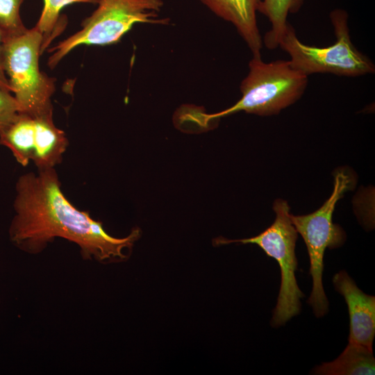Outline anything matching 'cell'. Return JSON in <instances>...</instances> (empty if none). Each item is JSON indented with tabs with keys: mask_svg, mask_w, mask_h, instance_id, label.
Instances as JSON below:
<instances>
[{
	"mask_svg": "<svg viewBox=\"0 0 375 375\" xmlns=\"http://www.w3.org/2000/svg\"><path fill=\"white\" fill-rule=\"evenodd\" d=\"M353 184L352 177L349 174L342 170L337 171L333 192L318 210L305 215L290 214L292 223L301 235L308 249L309 272L312 280L308 303L317 317L326 315L329 306L322 283L325 250L340 247L346 239L343 229L333 223V214L337 202Z\"/></svg>",
	"mask_w": 375,
	"mask_h": 375,
	"instance_id": "cell-7",
	"label": "cell"
},
{
	"mask_svg": "<svg viewBox=\"0 0 375 375\" xmlns=\"http://www.w3.org/2000/svg\"><path fill=\"white\" fill-rule=\"evenodd\" d=\"M303 3V0H261L258 12L265 15L271 24V28L265 33L262 42L267 49L278 47L288 24V15L297 12Z\"/></svg>",
	"mask_w": 375,
	"mask_h": 375,
	"instance_id": "cell-12",
	"label": "cell"
},
{
	"mask_svg": "<svg viewBox=\"0 0 375 375\" xmlns=\"http://www.w3.org/2000/svg\"><path fill=\"white\" fill-rule=\"evenodd\" d=\"M373 351L356 344L349 343L334 360L315 367L313 374L369 375L374 374Z\"/></svg>",
	"mask_w": 375,
	"mask_h": 375,
	"instance_id": "cell-11",
	"label": "cell"
},
{
	"mask_svg": "<svg viewBox=\"0 0 375 375\" xmlns=\"http://www.w3.org/2000/svg\"><path fill=\"white\" fill-rule=\"evenodd\" d=\"M273 209L276 213L274 222L258 235L240 240L219 238L215 240V244H255L276 260L281 269V280L271 325L278 327L301 312V299L304 294L295 276L297 269L295 246L298 233L290 219V207L286 201L278 199L274 203Z\"/></svg>",
	"mask_w": 375,
	"mask_h": 375,
	"instance_id": "cell-6",
	"label": "cell"
},
{
	"mask_svg": "<svg viewBox=\"0 0 375 375\" xmlns=\"http://www.w3.org/2000/svg\"><path fill=\"white\" fill-rule=\"evenodd\" d=\"M333 283L335 289L344 298L348 307L349 342L372 351L375 336L374 296L364 293L344 270L333 276Z\"/></svg>",
	"mask_w": 375,
	"mask_h": 375,
	"instance_id": "cell-9",
	"label": "cell"
},
{
	"mask_svg": "<svg viewBox=\"0 0 375 375\" xmlns=\"http://www.w3.org/2000/svg\"><path fill=\"white\" fill-rule=\"evenodd\" d=\"M23 1L24 0H0V28L6 36L21 35L28 30L20 16Z\"/></svg>",
	"mask_w": 375,
	"mask_h": 375,
	"instance_id": "cell-14",
	"label": "cell"
},
{
	"mask_svg": "<svg viewBox=\"0 0 375 375\" xmlns=\"http://www.w3.org/2000/svg\"><path fill=\"white\" fill-rule=\"evenodd\" d=\"M330 19L336 41L324 47L303 44L288 22L278 47L290 56L292 66L308 76L316 73L349 77L374 74L373 62L359 51L351 40L347 12L335 9L330 13Z\"/></svg>",
	"mask_w": 375,
	"mask_h": 375,
	"instance_id": "cell-4",
	"label": "cell"
},
{
	"mask_svg": "<svg viewBox=\"0 0 375 375\" xmlns=\"http://www.w3.org/2000/svg\"><path fill=\"white\" fill-rule=\"evenodd\" d=\"M42 35L34 26L21 35L5 36L2 65L20 112L32 116L53 113L55 81L42 72Z\"/></svg>",
	"mask_w": 375,
	"mask_h": 375,
	"instance_id": "cell-3",
	"label": "cell"
},
{
	"mask_svg": "<svg viewBox=\"0 0 375 375\" xmlns=\"http://www.w3.org/2000/svg\"><path fill=\"white\" fill-rule=\"evenodd\" d=\"M15 188L8 234L12 243L26 253L38 254L56 238H62L77 244L85 260L119 262L127 258L125 251L140 236L136 228L125 238H114L101 222L75 208L62 193L54 167L22 175Z\"/></svg>",
	"mask_w": 375,
	"mask_h": 375,
	"instance_id": "cell-1",
	"label": "cell"
},
{
	"mask_svg": "<svg viewBox=\"0 0 375 375\" xmlns=\"http://www.w3.org/2000/svg\"><path fill=\"white\" fill-rule=\"evenodd\" d=\"M307 85L308 76L294 68L289 60L265 62L261 57H253L240 85L242 97L238 101L213 114L187 108L177 114L178 122L204 131L210 129L212 122L240 111L260 116L277 115L299 100Z\"/></svg>",
	"mask_w": 375,
	"mask_h": 375,
	"instance_id": "cell-2",
	"label": "cell"
},
{
	"mask_svg": "<svg viewBox=\"0 0 375 375\" xmlns=\"http://www.w3.org/2000/svg\"><path fill=\"white\" fill-rule=\"evenodd\" d=\"M162 0H99L97 8L82 23V28L50 48L48 66L53 69L76 47L108 45L119 42L137 23L167 24L158 19Z\"/></svg>",
	"mask_w": 375,
	"mask_h": 375,
	"instance_id": "cell-5",
	"label": "cell"
},
{
	"mask_svg": "<svg viewBox=\"0 0 375 375\" xmlns=\"http://www.w3.org/2000/svg\"><path fill=\"white\" fill-rule=\"evenodd\" d=\"M19 112L15 97L10 92L0 88V128L10 123Z\"/></svg>",
	"mask_w": 375,
	"mask_h": 375,
	"instance_id": "cell-15",
	"label": "cell"
},
{
	"mask_svg": "<svg viewBox=\"0 0 375 375\" xmlns=\"http://www.w3.org/2000/svg\"><path fill=\"white\" fill-rule=\"evenodd\" d=\"M99 0H44V7L35 27L42 35V52L49 47L60 31V12L66 6L74 3H98Z\"/></svg>",
	"mask_w": 375,
	"mask_h": 375,
	"instance_id": "cell-13",
	"label": "cell"
},
{
	"mask_svg": "<svg viewBox=\"0 0 375 375\" xmlns=\"http://www.w3.org/2000/svg\"><path fill=\"white\" fill-rule=\"evenodd\" d=\"M215 15L233 24L253 57H261L262 40L256 12L261 0H201Z\"/></svg>",
	"mask_w": 375,
	"mask_h": 375,
	"instance_id": "cell-10",
	"label": "cell"
},
{
	"mask_svg": "<svg viewBox=\"0 0 375 375\" xmlns=\"http://www.w3.org/2000/svg\"><path fill=\"white\" fill-rule=\"evenodd\" d=\"M5 36L6 35L0 28V88L10 92L8 80L2 65V46Z\"/></svg>",
	"mask_w": 375,
	"mask_h": 375,
	"instance_id": "cell-16",
	"label": "cell"
},
{
	"mask_svg": "<svg viewBox=\"0 0 375 375\" xmlns=\"http://www.w3.org/2000/svg\"><path fill=\"white\" fill-rule=\"evenodd\" d=\"M0 144L8 148L22 166L32 160L40 170L61 162L68 140L54 124L53 113L32 116L19 112L0 128Z\"/></svg>",
	"mask_w": 375,
	"mask_h": 375,
	"instance_id": "cell-8",
	"label": "cell"
}]
</instances>
